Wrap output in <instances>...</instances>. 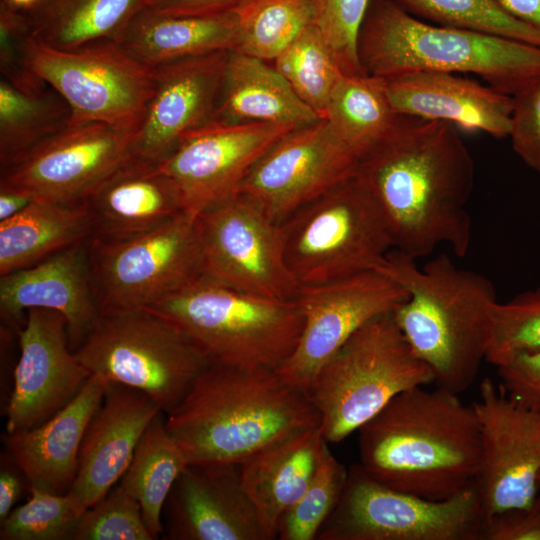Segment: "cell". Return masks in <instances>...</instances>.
<instances>
[{"label": "cell", "instance_id": "obj_36", "mask_svg": "<svg viewBox=\"0 0 540 540\" xmlns=\"http://www.w3.org/2000/svg\"><path fill=\"white\" fill-rule=\"evenodd\" d=\"M425 22L504 37L540 47V27L526 23L499 0H391Z\"/></svg>", "mask_w": 540, "mask_h": 540}, {"label": "cell", "instance_id": "obj_45", "mask_svg": "<svg viewBox=\"0 0 540 540\" xmlns=\"http://www.w3.org/2000/svg\"><path fill=\"white\" fill-rule=\"evenodd\" d=\"M500 386L518 404L540 412V351L497 367Z\"/></svg>", "mask_w": 540, "mask_h": 540}, {"label": "cell", "instance_id": "obj_24", "mask_svg": "<svg viewBox=\"0 0 540 540\" xmlns=\"http://www.w3.org/2000/svg\"><path fill=\"white\" fill-rule=\"evenodd\" d=\"M397 114L449 122L495 138L511 130L512 96L457 73L415 71L382 78Z\"/></svg>", "mask_w": 540, "mask_h": 540}, {"label": "cell", "instance_id": "obj_15", "mask_svg": "<svg viewBox=\"0 0 540 540\" xmlns=\"http://www.w3.org/2000/svg\"><path fill=\"white\" fill-rule=\"evenodd\" d=\"M135 133L100 122H70L0 169V187L33 200L83 202L131 154Z\"/></svg>", "mask_w": 540, "mask_h": 540}, {"label": "cell", "instance_id": "obj_29", "mask_svg": "<svg viewBox=\"0 0 540 540\" xmlns=\"http://www.w3.org/2000/svg\"><path fill=\"white\" fill-rule=\"evenodd\" d=\"M320 119L269 62L236 50L229 52L212 121L304 126Z\"/></svg>", "mask_w": 540, "mask_h": 540}, {"label": "cell", "instance_id": "obj_51", "mask_svg": "<svg viewBox=\"0 0 540 540\" xmlns=\"http://www.w3.org/2000/svg\"><path fill=\"white\" fill-rule=\"evenodd\" d=\"M7 1H9L11 4L15 5L16 7L20 9L28 10L32 8L33 6H35L40 0H7Z\"/></svg>", "mask_w": 540, "mask_h": 540}, {"label": "cell", "instance_id": "obj_44", "mask_svg": "<svg viewBox=\"0 0 540 540\" xmlns=\"http://www.w3.org/2000/svg\"><path fill=\"white\" fill-rule=\"evenodd\" d=\"M509 138L514 152L540 173V79L512 96Z\"/></svg>", "mask_w": 540, "mask_h": 540}, {"label": "cell", "instance_id": "obj_19", "mask_svg": "<svg viewBox=\"0 0 540 540\" xmlns=\"http://www.w3.org/2000/svg\"><path fill=\"white\" fill-rule=\"evenodd\" d=\"M17 331L20 356L13 372L6 433L36 427L64 408L90 377L69 344L57 311L32 308Z\"/></svg>", "mask_w": 540, "mask_h": 540}, {"label": "cell", "instance_id": "obj_34", "mask_svg": "<svg viewBox=\"0 0 540 540\" xmlns=\"http://www.w3.org/2000/svg\"><path fill=\"white\" fill-rule=\"evenodd\" d=\"M397 115L382 78L365 73L341 74L324 119L360 159L391 128Z\"/></svg>", "mask_w": 540, "mask_h": 540}, {"label": "cell", "instance_id": "obj_48", "mask_svg": "<svg viewBox=\"0 0 540 540\" xmlns=\"http://www.w3.org/2000/svg\"><path fill=\"white\" fill-rule=\"evenodd\" d=\"M23 488V482L18 472L11 465H7L5 458L4 463L2 461L0 471V523L12 512Z\"/></svg>", "mask_w": 540, "mask_h": 540}, {"label": "cell", "instance_id": "obj_11", "mask_svg": "<svg viewBox=\"0 0 540 540\" xmlns=\"http://www.w3.org/2000/svg\"><path fill=\"white\" fill-rule=\"evenodd\" d=\"M484 524L474 483L430 500L387 487L353 464L316 540H482Z\"/></svg>", "mask_w": 540, "mask_h": 540}, {"label": "cell", "instance_id": "obj_9", "mask_svg": "<svg viewBox=\"0 0 540 540\" xmlns=\"http://www.w3.org/2000/svg\"><path fill=\"white\" fill-rule=\"evenodd\" d=\"M74 352L91 375L144 392L165 414L210 364L173 323L148 309L100 314Z\"/></svg>", "mask_w": 540, "mask_h": 540}, {"label": "cell", "instance_id": "obj_40", "mask_svg": "<svg viewBox=\"0 0 540 540\" xmlns=\"http://www.w3.org/2000/svg\"><path fill=\"white\" fill-rule=\"evenodd\" d=\"M540 351V288L511 300L497 301L491 311V331L485 360L496 367L515 357Z\"/></svg>", "mask_w": 540, "mask_h": 540}, {"label": "cell", "instance_id": "obj_42", "mask_svg": "<svg viewBox=\"0 0 540 540\" xmlns=\"http://www.w3.org/2000/svg\"><path fill=\"white\" fill-rule=\"evenodd\" d=\"M370 0H313L314 24L329 45L343 74L364 73L357 39Z\"/></svg>", "mask_w": 540, "mask_h": 540}, {"label": "cell", "instance_id": "obj_16", "mask_svg": "<svg viewBox=\"0 0 540 540\" xmlns=\"http://www.w3.org/2000/svg\"><path fill=\"white\" fill-rule=\"evenodd\" d=\"M481 430V460L474 485L485 519L531 507L540 490V412L510 398L490 378L473 403Z\"/></svg>", "mask_w": 540, "mask_h": 540}, {"label": "cell", "instance_id": "obj_25", "mask_svg": "<svg viewBox=\"0 0 540 540\" xmlns=\"http://www.w3.org/2000/svg\"><path fill=\"white\" fill-rule=\"evenodd\" d=\"M92 238L147 232L186 212L175 182L161 165L129 155L85 198Z\"/></svg>", "mask_w": 540, "mask_h": 540}, {"label": "cell", "instance_id": "obj_18", "mask_svg": "<svg viewBox=\"0 0 540 540\" xmlns=\"http://www.w3.org/2000/svg\"><path fill=\"white\" fill-rule=\"evenodd\" d=\"M290 124L211 121L185 135L160 165L175 182L193 216L236 195L254 165Z\"/></svg>", "mask_w": 540, "mask_h": 540}, {"label": "cell", "instance_id": "obj_2", "mask_svg": "<svg viewBox=\"0 0 540 540\" xmlns=\"http://www.w3.org/2000/svg\"><path fill=\"white\" fill-rule=\"evenodd\" d=\"M359 464L377 482L430 500L474 483L481 430L458 394L416 386L395 396L359 428Z\"/></svg>", "mask_w": 540, "mask_h": 540}, {"label": "cell", "instance_id": "obj_37", "mask_svg": "<svg viewBox=\"0 0 540 540\" xmlns=\"http://www.w3.org/2000/svg\"><path fill=\"white\" fill-rule=\"evenodd\" d=\"M272 65L297 96L324 118L330 94L343 73L318 27L306 28Z\"/></svg>", "mask_w": 540, "mask_h": 540}, {"label": "cell", "instance_id": "obj_14", "mask_svg": "<svg viewBox=\"0 0 540 540\" xmlns=\"http://www.w3.org/2000/svg\"><path fill=\"white\" fill-rule=\"evenodd\" d=\"M408 297L401 285L378 270L298 287L294 300L303 318L302 331L295 350L277 372L306 392L320 368L357 330L393 313Z\"/></svg>", "mask_w": 540, "mask_h": 540}, {"label": "cell", "instance_id": "obj_52", "mask_svg": "<svg viewBox=\"0 0 540 540\" xmlns=\"http://www.w3.org/2000/svg\"><path fill=\"white\" fill-rule=\"evenodd\" d=\"M538 486H539V490H540V471H539V474H538Z\"/></svg>", "mask_w": 540, "mask_h": 540}, {"label": "cell", "instance_id": "obj_13", "mask_svg": "<svg viewBox=\"0 0 540 540\" xmlns=\"http://www.w3.org/2000/svg\"><path fill=\"white\" fill-rule=\"evenodd\" d=\"M204 274L239 291L294 299L298 285L284 258L279 224L236 194L196 216Z\"/></svg>", "mask_w": 540, "mask_h": 540}, {"label": "cell", "instance_id": "obj_49", "mask_svg": "<svg viewBox=\"0 0 540 540\" xmlns=\"http://www.w3.org/2000/svg\"><path fill=\"white\" fill-rule=\"evenodd\" d=\"M32 201L33 199L23 192L0 187V221L19 213Z\"/></svg>", "mask_w": 540, "mask_h": 540}, {"label": "cell", "instance_id": "obj_28", "mask_svg": "<svg viewBox=\"0 0 540 540\" xmlns=\"http://www.w3.org/2000/svg\"><path fill=\"white\" fill-rule=\"evenodd\" d=\"M328 444L317 427L275 442L240 464L243 486L270 540L277 539L281 516L310 484Z\"/></svg>", "mask_w": 540, "mask_h": 540}, {"label": "cell", "instance_id": "obj_27", "mask_svg": "<svg viewBox=\"0 0 540 540\" xmlns=\"http://www.w3.org/2000/svg\"><path fill=\"white\" fill-rule=\"evenodd\" d=\"M236 11L216 15H172L141 8L114 40L132 59L153 69L184 58L238 47Z\"/></svg>", "mask_w": 540, "mask_h": 540}, {"label": "cell", "instance_id": "obj_38", "mask_svg": "<svg viewBox=\"0 0 540 540\" xmlns=\"http://www.w3.org/2000/svg\"><path fill=\"white\" fill-rule=\"evenodd\" d=\"M30 497L1 522V540H74L86 511L71 492L52 493L27 486Z\"/></svg>", "mask_w": 540, "mask_h": 540}, {"label": "cell", "instance_id": "obj_4", "mask_svg": "<svg viewBox=\"0 0 540 540\" xmlns=\"http://www.w3.org/2000/svg\"><path fill=\"white\" fill-rule=\"evenodd\" d=\"M375 270L407 291L393 316L436 387L455 394L468 389L486 357L497 302L493 283L457 267L446 254L419 267L416 259L392 249Z\"/></svg>", "mask_w": 540, "mask_h": 540}, {"label": "cell", "instance_id": "obj_8", "mask_svg": "<svg viewBox=\"0 0 540 540\" xmlns=\"http://www.w3.org/2000/svg\"><path fill=\"white\" fill-rule=\"evenodd\" d=\"M279 227L285 262L299 287L375 270L393 249L385 217L355 173L299 207Z\"/></svg>", "mask_w": 540, "mask_h": 540}, {"label": "cell", "instance_id": "obj_43", "mask_svg": "<svg viewBox=\"0 0 540 540\" xmlns=\"http://www.w3.org/2000/svg\"><path fill=\"white\" fill-rule=\"evenodd\" d=\"M32 38L25 11L7 0H0V79L28 84L40 78L28 63Z\"/></svg>", "mask_w": 540, "mask_h": 540}, {"label": "cell", "instance_id": "obj_32", "mask_svg": "<svg viewBox=\"0 0 540 540\" xmlns=\"http://www.w3.org/2000/svg\"><path fill=\"white\" fill-rule=\"evenodd\" d=\"M72 112L41 78L28 84L0 79V169L65 128Z\"/></svg>", "mask_w": 540, "mask_h": 540}, {"label": "cell", "instance_id": "obj_17", "mask_svg": "<svg viewBox=\"0 0 540 540\" xmlns=\"http://www.w3.org/2000/svg\"><path fill=\"white\" fill-rule=\"evenodd\" d=\"M359 157L322 118L283 136L254 165L237 194L280 224L356 171Z\"/></svg>", "mask_w": 540, "mask_h": 540}, {"label": "cell", "instance_id": "obj_20", "mask_svg": "<svg viewBox=\"0 0 540 540\" xmlns=\"http://www.w3.org/2000/svg\"><path fill=\"white\" fill-rule=\"evenodd\" d=\"M229 52L184 58L152 69L153 92L131 155L161 164L185 135L213 120Z\"/></svg>", "mask_w": 540, "mask_h": 540}, {"label": "cell", "instance_id": "obj_21", "mask_svg": "<svg viewBox=\"0 0 540 540\" xmlns=\"http://www.w3.org/2000/svg\"><path fill=\"white\" fill-rule=\"evenodd\" d=\"M171 540H270L240 464L188 465L166 502Z\"/></svg>", "mask_w": 540, "mask_h": 540}, {"label": "cell", "instance_id": "obj_6", "mask_svg": "<svg viewBox=\"0 0 540 540\" xmlns=\"http://www.w3.org/2000/svg\"><path fill=\"white\" fill-rule=\"evenodd\" d=\"M173 323L210 364L277 370L299 341L294 299L245 293L202 275L145 308Z\"/></svg>", "mask_w": 540, "mask_h": 540}, {"label": "cell", "instance_id": "obj_10", "mask_svg": "<svg viewBox=\"0 0 540 540\" xmlns=\"http://www.w3.org/2000/svg\"><path fill=\"white\" fill-rule=\"evenodd\" d=\"M88 247L100 314L148 308L204 275L196 216L188 212L134 236L90 237Z\"/></svg>", "mask_w": 540, "mask_h": 540}, {"label": "cell", "instance_id": "obj_12", "mask_svg": "<svg viewBox=\"0 0 540 540\" xmlns=\"http://www.w3.org/2000/svg\"><path fill=\"white\" fill-rule=\"evenodd\" d=\"M28 63L67 102L70 122L137 131L153 92L152 69L132 59L114 40L61 50L32 38Z\"/></svg>", "mask_w": 540, "mask_h": 540}, {"label": "cell", "instance_id": "obj_35", "mask_svg": "<svg viewBox=\"0 0 540 540\" xmlns=\"http://www.w3.org/2000/svg\"><path fill=\"white\" fill-rule=\"evenodd\" d=\"M240 39L235 49L273 62L314 24L313 0H246L236 10Z\"/></svg>", "mask_w": 540, "mask_h": 540}, {"label": "cell", "instance_id": "obj_23", "mask_svg": "<svg viewBox=\"0 0 540 540\" xmlns=\"http://www.w3.org/2000/svg\"><path fill=\"white\" fill-rule=\"evenodd\" d=\"M162 410L144 392L108 383L101 406L85 431L71 491L88 509L126 472L151 421Z\"/></svg>", "mask_w": 540, "mask_h": 540}, {"label": "cell", "instance_id": "obj_26", "mask_svg": "<svg viewBox=\"0 0 540 540\" xmlns=\"http://www.w3.org/2000/svg\"><path fill=\"white\" fill-rule=\"evenodd\" d=\"M108 383L90 375L79 393L45 422L6 433L9 456L28 485L56 494L71 489L85 431L102 404Z\"/></svg>", "mask_w": 540, "mask_h": 540}, {"label": "cell", "instance_id": "obj_30", "mask_svg": "<svg viewBox=\"0 0 540 540\" xmlns=\"http://www.w3.org/2000/svg\"><path fill=\"white\" fill-rule=\"evenodd\" d=\"M92 224L85 202L33 200L0 221V276L29 267L87 240Z\"/></svg>", "mask_w": 540, "mask_h": 540}, {"label": "cell", "instance_id": "obj_47", "mask_svg": "<svg viewBox=\"0 0 540 540\" xmlns=\"http://www.w3.org/2000/svg\"><path fill=\"white\" fill-rule=\"evenodd\" d=\"M246 0H145L146 6L172 15H216L235 11Z\"/></svg>", "mask_w": 540, "mask_h": 540}, {"label": "cell", "instance_id": "obj_5", "mask_svg": "<svg viewBox=\"0 0 540 540\" xmlns=\"http://www.w3.org/2000/svg\"><path fill=\"white\" fill-rule=\"evenodd\" d=\"M357 55L362 71L389 78L415 71L470 73L513 96L540 79V47L431 24L391 0H370Z\"/></svg>", "mask_w": 540, "mask_h": 540}, {"label": "cell", "instance_id": "obj_1", "mask_svg": "<svg viewBox=\"0 0 540 540\" xmlns=\"http://www.w3.org/2000/svg\"><path fill=\"white\" fill-rule=\"evenodd\" d=\"M355 174L379 205L393 249L414 259L441 244L458 257L467 254L475 166L455 125L398 114Z\"/></svg>", "mask_w": 540, "mask_h": 540}, {"label": "cell", "instance_id": "obj_33", "mask_svg": "<svg viewBox=\"0 0 540 540\" xmlns=\"http://www.w3.org/2000/svg\"><path fill=\"white\" fill-rule=\"evenodd\" d=\"M188 466L185 456L166 427L161 411L142 435L120 485L141 506L146 526L157 539L163 531L162 513L172 488Z\"/></svg>", "mask_w": 540, "mask_h": 540}, {"label": "cell", "instance_id": "obj_31", "mask_svg": "<svg viewBox=\"0 0 540 540\" xmlns=\"http://www.w3.org/2000/svg\"><path fill=\"white\" fill-rule=\"evenodd\" d=\"M145 5V0H40L24 11L36 42L69 50L116 40Z\"/></svg>", "mask_w": 540, "mask_h": 540}, {"label": "cell", "instance_id": "obj_39", "mask_svg": "<svg viewBox=\"0 0 540 540\" xmlns=\"http://www.w3.org/2000/svg\"><path fill=\"white\" fill-rule=\"evenodd\" d=\"M348 469L325 447L313 478L300 498L281 516L280 540H316L317 534L336 507L344 489Z\"/></svg>", "mask_w": 540, "mask_h": 540}, {"label": "cell", "instance_id": "obj_7", "mask_svg": "<svg viewBox=\"0 0 540 540\" xmlns=\"http://www.w3.org/2000/svg\"><path fill=\"white\" fill-rule=\"evenodd\" d=\"M431 383V370L389 313L357 330L320 368L306 394L318 412L324 439L338 443L398 394Z\"/></svg>", "mask_w": 540, "mask_h": 540}, {"label": "cell", "instance_id": "obj_3", "mask_svg": "<svg viewBox=\"0 0 540 540\" xmlns=\"http://www.w3.org/2000/svg\"><path fill=\"white\" fill-rule=\"evenodd\" d=\"M306 392L273 369L209 364L166 427L188 465L241 464L263 448L317 428Z\"/></svg>", "mask_w": 540, "mask_h": 540}, {"label": "cell", "instance_id": "obj_41", "mask_svg": "<svg viewBox=\"0 0 540 540\" xmlns=\"http://www.w3.org/2000/svg\"><path fill=\"white\" fill-rule=\"evenodd\" d=\"M74 540H153L141 506L120 484L86 509Z\"/></svg>", "mask_w": 540, "mask_h": 540}, {"label": "cell", "instance_id": "obj_50", "mask_svg": "<svg viewBox=\"0 0 540 540\" xmlns=\"http://www.w3.org/2000/svg\"><path fill=\"white\" fill-rule=\"evenodd\" d=\"M518 19L540 27V0H499Z\"/></svg>", "mask_w": 540, "mask_h": 540}, {"label": "cell", "instance_id": "obj_46", "mask_svg": "<svg viewBox=\"0 0 540 540\" xmlns=\"http://www.w3.org/2000/svg\"><path fill=\"white\" fill-rule=\"evenodd\" d=\"M483 539L540 540V494L531 507H517L485 519Z\"/></svg>", "mask_w": 540, "mask_h": 540}, {"label": "cell", "instance_id": "obj_22", "mask_svg": "<svg viewBox=\"0 0 540 540\" xmlns=\"http://www.w3.org/2000/svg\"><path fill=\"white\" fill-rule=\"evenodd\" d=\"M42 308L62 314L75 351L100 311L91 279L88 239L29 267L0 276L1 319L18 331L24 311Z\"/></svg>", "mask_w": 540, "mask_h": 540}]
</instances>
